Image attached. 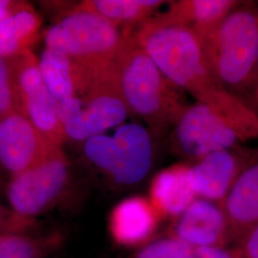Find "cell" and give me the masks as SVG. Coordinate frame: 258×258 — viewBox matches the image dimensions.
I'll return each instance as SVG.
<instances>
[{
  "mask_svg": "<svg viewBox=\"0 0 258 258\" xmlns=\"http://www.w3.org/2000/svg\"><path fill=\"white\" fill-rule=\"evenodd\" d=\"M69 181V162L61 147H53L35 166L10 177L6 195L11 211L35 220L59 201Z\"/></svg>",
  "mask_w": 258,
  "mask_h": 258,
  "instance_id": "cell-6",
  "label": "cell"
},
{
  "mask_svg": "<svg viewBox=\"0 0 258 258\" xmlns=\"http://www.w3.org/2000/svg\"><path fill=\"white\" fill-rule=\"evenodd\" d=\"M251 94H252V98H253V101L256 103V105L258 106V84L251 90Z\"/></svg>",
  "mask_w": 258,
  "mask_h": 258,
  "instance_id": "cell-28",
  "label": "cell"
},
{
  "mask_svg": "<svg viewBox=\"0 0 258 258\" xmlns=\"http://www.w3.org/2000/svg\"><path fill=\"white\" fill-rule=\"evenodd\" d=\"M199 37L215 80L234 95L248 91L257 58L258 2L241 1Z\"/></svg>",
  "mask_w": 258,
  "mask_h": 258,
  "instance_id": "cell-4",
  "label": "cell"
},
{
  "mask_svg": "<svg viewBox=\"0 0 258 258\" xmlns=\"http://www.w3.org/2000/svg\"><path fill=\"white\" fill-rule=\"evenodd\" d=\"M240 2L236 0H180L170 2L165 12L156 13L153 18L162 22L189 28L200 37L215 27Z\"/></svg>",
  "mask_w": 258,
  "mask_h": 258,
  "instance_id": "cell-17",
  "label": "cell"
},
{
  "mask_svg": "<svg viewBox=\"0 0 258 258\" xmlns=\"http://www.w3.org/2000/svg\"><path fill=\"white\" fill-rule=\"evenodd\" d=\"M21 1L0 0V23L12 15L18 8Z\"/></svg>",
  "mask_w": 258,
  "mask_h": 258,
  "instance_id": "cell-26",
  "label": "cell"
},
{
  "mask_svg": "<svg viewBox=\"0 0 258 258\" xmlns=\"http://www.w3.org/2000/svg\"><path fill=\"white\" fill-rule=\"evenodd\" d=\"M38 67L44 85L57 102L82 97L89 87L90 79L85 70L61 52L45 48Z\"/></svg>",
  "mask_w": 258,
  "mask_h": 258,
  "instance_id": "cell-16",
  "label": "cell"
},
{
  "mask_svg": "<svg viewBox=\"0 0 258 258\" xmlns=\"http://www.w3.org/2000/svg\"><path fill=\"white\" fill-rule=\"evenodd\" d=\"M109 20L75 7L44 32L46 48L61 52L81 65L90 79L116 73L117 59L129 33Z\"/></svg>",
  "mask_w": 258,
  "mask_h": 258,
  "instance_id": "cell-3",
  "label": "cell"
},
{
  "mask_svg": "<svg viewBox=\"0 0 258 258\" xmlns=\"http://www.w3.org/2000/svg\"><path fill=\"white\" fill-rule=\"evenodd\" d=\"M195 258H238L234 249L224 247H207L195 249Z\"/></svg>",
  "mask_w": 258,
  "mask_h": 258,
  "instance_id": "cell-25",
  "label": "cell"
},
{
  "mask_svg": "<svg viewBox=\"0 0 258 258\" xmlns=\"http://www.w3.org/2000/svg\"><path fill=\"white\" fill-rule=\"evenodd\" d=\"M134 31V30H133ZM130 32L117 59V81L129 113L140 117L149 129L162 134L173 127L188 105L185 93L171 83Z\"/></svg>",
  "mask_w": 258,
  "mask_h": 258,
  "instance_id": "cell-2",
  "label": "cell"
},
{
  "mask_svg": "<svg viewBox=\"0 0 258 258\" xmlns=\"http://www.w3.org/2000/svg\"><path fill=\"white\" fill-rule=\"evenodd\" d=\"M234 250L238 258H258V222L240 238Z\"/></svg>",
  "mask_w": 258,
  "mask_h": 258,
  "instance_id": "cell-24",
  "label": "cell"
},
{
  "mask_svg": "<svg viewBox=\"0 0 258 258\" xmlns=\"http://www.w3.org/2000/svg\"><path fill=\"white\" fill-rule=\"evenodd\" d=\"M2 173H3V171H2V169L0 167V183L2 182Z\"/></svg>",
  "mask_w": 258,
  "mask_h": 258,
  "instance_id": "cell-29",
  "label": "cell"
},
{
  "mask_svg": "<svg viewBox=\"0 0 258 258\" xmlns=\"http://www.w3.org/2000/svg\"><path fill=\"white\" fill-rule=\"evenodd\" d=\"M63 242L57 232L12 233L0 236V258H50Z\"/></svg>",
  "mask_w": 258,
  "mask_h": 258,
  "instance_id": "cell-20",
  "label": "cell"
},
{
  "mask_svg": "<svg viewBox=\"0 0 258 258\" xmlns=\"http://www.w3.org/2000/svg\"><path fill=\"white\" fill-rule=\"evenodd\" d=\"M35 227L34 219L19 216L0 204V235L28 232Z\"/></svg>",
  "mask_w": 258,
  "mask_h": 258,
  "instance_id": "cell-23",
  "label": "cell"
},
{
  "mask_svg": "<svg viewBox=\"0 0 258 258\" xmlns=\"http://www.w3.org/2000/svg\"><path fill=\"white\" fill-rule=\"evenodd\" d=\"M133 258H195V249L171 235L146 244Z\"/></svg>",
  "mask_w": 258,
  "mask_h": 258,
  "instance_id": "cell-21",
  "label": "cell"
},
{
  "mask_svg": "<svg viewBox=\"0 0 258 258\" xmlns=\"http://www.w3.org/2000/svg\"><path fill=\"white\" fill-rule=\"evenodd\" d=\"M53 147L20 111L0 119V167L10 177L35 166Z\"/></svg>",
  "mask_w": 258,
  "mask_h": 258,
  "instance_id": "cell-10",
  "label": "cell"
},
{
  "mask_svg": "<svg viewBox=\"0 0 258 258\" xmlns=\"http://www.w3.org/2000/svg\"><path fill=\"white\" fill-rule=\"evenodd\" d=\"M42 19L26 2L0 23V57L11 58L31 50L40 35Z\"/></svg>",
  "mask_w": 258,
  "mask_h": 258,
  "instance_id": "cell-18",
  "label": "cell"
},
{
  "mask_svg": "<svg viewBox=\"0 0 258 258\" xmlns=\"http://www.w3.org/2000/svg\"><path fill=\"white\" fill-rule=\"evenodd\" d=\"M258 84V54L257 58H256V62L254 65V68H253V71H252V74L250 77V80H249V88H248V91H251L256 85Z\"/></svg>",
  "mask_w": 258,
  "mask_h": 258,
  "instance_id": "cell-27",
  "label": "cell"
},
{
  "mask_svg": "<svg viewBox=\"0 0 258 258\" xmlns=\"http://www.w3.org/2000/svg\"><path fill=\"white\" fill-rule=\"evenodd\" d=\"M19 109L13 57H0V119Z\"/></svg>",
  "mask_w": 258,
  "mask_h": 258,
  "instance_id": "cell-22",
  "label": "cell"
},
{
  "mask_svg": "<svg viewBox=\"0 0 258 258\" xmlns=\"http://www.w3.org/2000/svg\"><path fill=\"white\" fill-rule=\"evenodd\" d=\"M13 59L20 112L49 144L61 147L66 137L57 115L58 102L43 83L38 58L27 50Z\"/></svg>",
  "mask_w": 258,
  "mask_h": 258,
  "instance_id": "cell-7",
  "label": "cell"
},
{
  "mask_svg": "<svg viewBox=\"0 0 258 258\" xmlns=\"http://www.w3.org/2000/svg\"><path fill=\"white\" fill-rule=\"evenodd\" d=\"M0 236H1V235H0Z\"/></svg>",
  "mask_w": 258,
  "mask_h": 258,
  "instance_id": "cell-30",
  "label": "cell"
},
{
  "mask_svg": "<svg viewBox=\"0 0 258 258\" xmlns=\"http://www.w3.org/2000/svg\"><path fill=\"white\" fill-rule=\"evenodd\" d=\"M231 236L239 240L258 222V150L221 204Z\"/></svg>",
  "mask_w": 258,
  "mask_h": 258,
  "instance_id": "cell-14",
  "label": "cell"
},
{
  "mask_svg": "<svg viewBox=\"0 0 258 258\" xmlns=\"http://www.w3.org/2000/svg\"><path fill=\"white\" fill-rule=\"evenodd\" d=\"M112 138L114 164L108 180L122 187L139 184L153 165L150 131L139 123H126L120 125Z\"/></svg>",
  "mask_w": 258,
  "mask_h": 258,
  "instance_id": "cell-11",
  "label": "cell"
},
{
  "mask_svg": "<svg viewBox=\"0 0 258 258\" xmlns=\"http://www.w3.org/2000/svg\"><path fill=\"white\" fill-rule=\"evenodd\" d=\"M173 235L198 249L224 247L231 231L221 205L196 198L177 218Z\"/></svg>",
  "mask_w": 258,
  "mask_h": 258,
  "instance_id": "cell-12",
  "label": "cell"
},
{
  "mask_svg": "<svg viewBox=\"0 0 258 258\" xmlns=\"http://www.w3.org/2000/svg\"><path fill=\"white\" fill-rule=\"evenodd\" d=\"M148 198L161 218H178L197 198L188 166L177 164L158 172L151 180Z\"/></svg>",
  "mask_w": 258,
  "mask_h": 258,
  "instance_id": "cell-15",
  "label": "cell"
},
{
  "mask_svg": "<svg viewBox=\"0 0 258 258\" xmlns=\"http://www.w3.org/2000/svg\"><path fill=\"white\" fill-rule=\"evenodd\" d=\"M133 37L166 78L198 102L233 109L245 103L211 72L200 37L189 28L153 17L134 29Z\"/></svg>",
  "mask_w": 258,
  "mask_h": 258,
  "instance_id": "cell-1",
  "label": "cell"
},
{
  "mask_svg": "<svg viewBox=\"0 0 258 258\" xmlns=\"http://www.w3.org/2000/svg\"><path fill=\"white\" fill-rule=\"evenodd\" d=\"M166 2L159 0H87L76 7L95 13L122 30H134Z\"/></svg>",
  "mask_w": 258,
  "mask_h": 258,
  "instance_id": "cell-19",
  "label": "cell"
},
{
  "mask_svg": "<svg viewBox=\"0 0 258 258\" xmlns=\"http://www.w3.org/2000/svg\"><path fill=\"white\" fill-rule=\"evenodd\" d=\"M161 217L148 197L135 195L117 204L108 218L111 239L121 247H137L151 238Z\"/></svg>",
  "mask_w": 258,
  "mask_h": 258,
  "instance_id": "cell-13",
  "label": "cell"
},
{
  "mask_svg": "<svg viewBox=\"0 0 258 258\" xmlns=\"http://www.w3.org/2000/svg\"><path fill=\"white\" fill-rule=\"evenodd\" d=\"M80 98L83 101L81 109L63 125L66 140L85 142L101 135L107 129L120 125L128 116L117 73L90 83L86 92Z\"/></svg>",
  "mask_w": 258,
  "mask_h": 258,
  "instance_id": "cell-8",
  "label": "cell"
},
{
  "mask_svg": "<svg viewBox=\"0 0 258 258\" xmlns=\"http://www.w3.org/2000/svg\"><path fill=\"white\" fill-rule=\"evenodd\" d=\"M257 137L258 115L248 104L225 109L196 102L184 108L173 125L172 146L176 153L196 162Z\"/></svg>",
  "mask_w": 258,
  "mask_h": 258,
  "instance_id": "cell-5",
  "label": "cell"
},
{
  "mask_svg": "<svg viewBox=\"0 0 258 258\" xmlns=\"http://www.w3.org/2000/svg\"><path fill=\"white\" fill-rule=\"evenodd\" d=\"M249 148L215 151L188 166V177L197 198L221 205L240 172L256 155Z\"/></svg>",
  "mask_w": 258,
  "mask_h": 258,
  "instance_id": "cell-9",
  "label": "cell"
}]
</instances>
